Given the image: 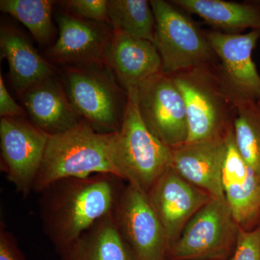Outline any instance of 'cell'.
<instances>
[{"instance_id": "19", "label": "cell", "mask_w": 260, "mask_h": 260, "mask_svg": "<svg viewBox=\"0 0 260 260\" xmlns=\"http://www.w3.org/2000/svg\"><path fill=\"white\" fill-rule=\"evenodd\" d=\"M58 253L62 260H136L118 230L112 213Z\"/></svg>"}, {"instance_id": "7", "label": "cell", "mask_w": 260, "mask_h": 260, "mask_svg": "<svg viewBox=\"0 0 260 260\" xmlns=\"http://www.w3.org/2000/svg\"><path fill=\"white\" fill-rule=\"evenodd\" d=\"M240 227L225 198H212L186 224L168 251L172 260H224L237 245Z\"/></svg>"}, {"instance_id": "22", "label": "cell", "mask_w": 260, "mask_h": 260, "mask_svg": "<svg viewBox=\"0 0 260 260\" xmlns=\"http://www.w3.org/2000/svg\"><path fill=\"white\" fill-rule=\"evenodd\" d=\"M234 139L243 158L260 180V106L257 103L234 104Z\"/></svg>"}, {"instance_id": "14", "label": "cell", "mask_w": 260, "mask_h": 260, "mask_svg": "<svg viewBox=\"0 0 260 260\" xmlns=\"http://www.w3.org/2000/svg\"><path fill=\"white\" fill-rule=\"evenodd\" d=\"M222 186L229 209L239 226L249 231L259 225L260 180L237 148L234 126L227 135Z\"/></svg>"}, {"instance_id": "12", "label": "cell", "mask_w": 260, "mask_h": 260, "mask_svg": "<svg viewBox=\"0 0 260 260\" xmlns=\"http://www.w3.org/2000/svg\"><path fill=\"white\" fill-rule=\"evenodd\" d=\"M59 37L47 51L50 60L64 67L105 62L114 29L109 24L61 12L56 17Z\"/></svg>"}, {"instance_id": "1", "label": "cell", "mask_w": 260, "mask_h": 260, "mask_svg": "<svg viewBox=\"0 0 260 260\" xmlns=\"http://www.w3.org/2000/svg\"><path fill=\"white\" fill-rule=\"evenodd\" d=\"M109 174L56 181L39 193L42 229L59 252L112 213L126 184Z\"/></svg>"}, {"instance_id": "15", "label": "cell", "mask_w": 260, "mask_h": 260, "mask_svg": "<svg viewBox=\"0 0 260 260\" xmlns=\"http://www.w3.org/2000/svg\"><path fill=\"white\" fill-rule=\"evenodd\" d=\"M228 133L213 139L184 143L172 148L171 167L186 181L218 199L225 198L222 172Z\"/></svg>"}, {"instance_id": "27", "label": "cell", "mask_w": 260, "mask_h": 260, "mask_svg": "<svg viewBox=\"0 0 260 260\" xmlns=\"http://www.w3.org/2000/svg\"><path fill=\"white\" fill-rule=\"evenodd\" d=\"M0 116L5 117H24L25 112L15 102L8 91L3 75H0Z\"/></svg>"}, {"instance_id": "13", "label": "cell", "mask_w": 260, "mask_h": 260, "mask_svg": "<svg viewBox=\"0 0 260 260\" xmlns=\"http://www.w3.org/2000/svg\"><path fill=\"white\" fill-rule=\"evenodd\" d=\"M152 208L167 235L169 249L186 224L213 197L186 181L172 167L148 194Z\"/></svg>"}, {"instance_id": "16", "label": "cell", "mask_w": 260, "mask_h": 260, "mask_svg": "<svg viewBox=\"0 0 260 260\" xmlns=\"http://www.w3.org/2000/svg\"><path fill=\"white\" fill-rule=\"evenodd\" d=\"M105 63L126 93L162 71L161 59L153 42L118 30H114Z\"/></svg>"}, {"instance_id": "2", "label": "cell", "mask_w": 260, "mask_h": 260, "mask_svg": "<svg viewBox=\"0 0 260 260\" xmlns=\"http://www.w3.org/2000/svg\"><path fill=\"white\" fill-rule=\"evenodd\" d=\"M113 137L114 133H98L85 119L68 131L50 136L34 192L39 194L55 181L68 178L99 174L120 177L112 160Z\"/></svg>"}, {"instance_id": "25", "label": "cell", "mask_w": 260, "mask_h": 260, "mask_svg": "<svg viewBox=\"0 0 260 260\" xmlns=\"http://www.w3.org/2000/svg\"><path fill=\"white\" fill-rule=\"evenodd\" d=\"M232 260H260V225L252 230L239 229Z\"/></svg>"}, {"instance_id": "28", "label": "cell", "mask_w": 260, "mask_h": 260, "mask_svg": "<svg viewBox=\"0 0 260 260\" xmlns=\"http://www.w3.org/2000/svg\"><path fill=\"white\" fill-rule=\"evenodd\" d=\"M258 104H259V105L260 106V101L259 102L257 103Z\"/></svg>"}, {"instance_id": "3", "label": "cell", "mask_w": 260, "mask_h": 260, "mask_svg": "<svg viewBox=\"0 0 260 260\" xmlns=\"http://www.w3.org/2000/svg\"><path fill=\"white\" fill-rule=\"evenodd\" d=\"M112 155L121 179L147 194L172 166V148L150 133L140 116L137 88L127 90L125 114L114 133Z\"/></svg>"}, {"instance_id": "5", "label": "cell", "mask_w": 260, "mask_h": 260, "mask_svg": "<svg viewBox=\"0 0 260 260\" xmlns=\"http://www.w3.org/2000/svg\"><path fill=\"white\" fill-rule=\"evenodd\" d=\"M216 64L201 65L172 75L185 104L186 143L223 136L234 126L235 107L224 92Z\"/></svg>"}, {"instance_id": "23", "label": "cell", "mask_w": 260, "mask_h": 260, "mask_svg": "<svg viewBox=\"0 0 260 260\" xmlns=\"http://www.w3.org/2000/svg\"><path fill=\"white\" fill-rule=\"evenodd\" d=\"M51 0H1L0 10L23 24L40 44L50 42L54 34Z\"/></svg>"}, {"instance_id": "6", "label": "cell", "mask_w": 260, "mask_h": 260, "mask_svg": "<svg viewBox=\"0 0 260 260\" xmlns=\"http://www.w3.org/2000/svg\"><path fill=\"white\" fill-rule=\"evenodd\" d=\"M155 20L153 44L162 61V72L173 75L218 59L205 32L183 10L162 0L150 1Z\"/></svg>"}, {"instance_id": "26", "label": "cell", "mask_w": 260, "mask_h": 260, "mask_svg": "<svg viewBox=\"0 0 260 260\" xmlns=\"http://www.w3.org/2000/svg\"><path fill=\"white\" fill-rule=\"evenodd\" d=\"M0 260H25L16 238L3 221L0 224Z\"/></svg>"}, {"instance_id": "10", "label": "cell", "mask_w": 260, "mask_h": 260, "mask_svg": "<svg viewBox=\"0 0 260 260\" xmlns=\"http://www.w3.org/2000/svg\"><path fill=\"white\" fill-rule=\"evenodd\" d=\"M137 92L140 116L150 133L171 148L186 143L185 104L172 75L160 71L140 83Z\"/></svg>"}, {"instance_id": "21", "label": "cell", "mask_w": 260, "mask_h": 260, "mask_svg": "<svg viewBox=\"0 0 260 260\" xmlns=\"http://www.w3.org/2000/svg\"><path fill=\"white\" fill-rule=\"evenodd\" d=\"M109 15L114 30L153 43L155 20L150 1L110 0Z\"/></svg>"}, {"instance_id": "9", "label": "cell", "mask_w": 260, "mask_h": 260, "mask_svg": "<svg viewBox=\"0 0 260 260\" xmlns=\"http://www.w3.org/2000/svg\"><path fill=\"white\" fill-rule=\"evenodd\" d=\"M49 138L24 117L1 118V170L24 198L34 191Z\"/></svg>"}, {"instance_id": "20", "label": "cell", "mask_w": 260, "mask_h": 260, "mask_svg": "<svg viewBox=\"0 0 260 260\" xmlns=\"http://www.w3.org/2000/svg\"><path fill=\"white\" fill-rule=\"evenodd\" d=\"M186 13L198 15L207 23L227 34L246 29L260 31V5L223 0H172Z\"/></svg>"}, {"instance_id": "18", "label": "cell", "mask_w": 260, "mask_h": 260, "mask_svg": "<svg viewBox=\"0 0 260 260\" xmlns=\"http://www.w3.org/2000/svg\"><path fill=\"white\" fill-rule=\"evenodd\" d=\"M0 49L2 57L9 65L13 87L20 95L32 85L54 75L53 67L22 32L11 25L1 26Z\"/></svg>"}, {"instance_id": "24", "label": "cell", "mask_w": 260, "mask_h": 260, "mask_svg": "<svg viewBox=\"0 0 260 260\" xmlns=\"http://www.w3.org/2000/svg\"><path fill=\"white\" fill-rule=\"evenodd\" d=\"M69 14L77 18L110 25L109 1L107 0H68L59 2Z\"/></svg>"}, {"instance_id": "4", "label": "cell", "mask_w": 260, "mask_h": 260, "mask_svg": "<svg viewBox=\"0 0 260 260\" xmlns=\"http://www.w3.org/2000/svg\"><path fill=\"white\" fill-rule=\"evenodd\" d=\"M61 83L75 110L95 131H119L127 93L105 62L65 67Z\"/></svg>"}, {"instance_id": "8", "label": "cell", "mask_w": 260, "mask_h": 260, "mask_svg": "<svg viewBox=\"0 0 260 260\" xmlns=\"http://www.w3.org/2000/svg\"><path fill=\"white\" fill-rule=\"evenodd\" d=\"M218 59L216 71L225 95L233 104L260 101V75L252 53L260 31L245 34L212 30L205 32Z\"/></svg>"}, {"instance_id": "11", "label": "cell", "mask_w": 260, "mask_h": 260, "mask_svg": "<svg viewBox=\"0 0 260 260\" xmlns=\"http://www.w3.org/2000/svg\"><path fill=\"white\" fill-rule=\"evenodd\" d=\"M112 215L136 260L167 259V235L145 191L126 182Z\"/></svg>"}, {"instance_id": "17", "label": "cell", "mask_w": 260, "mask_h": 260, "mask_svg": "<svg viewBox=\"0 0 260 260\" xmlns=\"http://www.w3.org/2000/svg\"><path fill=\"white\" fill-rule=\"evenodd\" d=\"M21 96L30 121L50 136L68 131L83 119L54 75L32 85Z\"/></svg>"}]
</instances>
